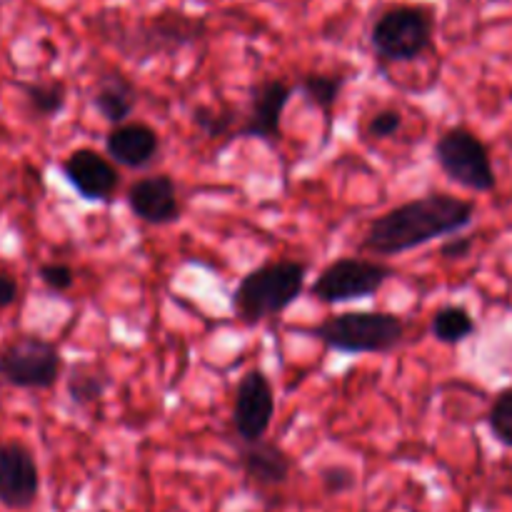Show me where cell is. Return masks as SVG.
Segmentation results:
<instances>
[{"mask_svg":"<svg viewBox=\"0 0 512 512\" xmlns=\"http://www.w3.org/2000/svg\"><path fill=\"white\" fill-rule=\"evenodd\" d=\"M293 85L280 78L260 80L250 90L248 113L243 115V123L235 128L233 138H255L278 143L283 135V113L293 98Z\"/></svg>","mask_w":512,"mask_h":512,"instance_id":"30bf717a","label":"cell"},{"mask_svg":"<svg viewBox=\"0 0 512 512\" xmlns=\"http://www.w3.org/2000/svg\"><path fill=\"white\" fill-rule=\"evenodd\" d=\"M275 415V395L268 375L253 368L235 385L233 428L240 443H258L270 430Z\"/></svg>","mask_w":512,"mask_h":512,"instance_id":"9c48e42d","label":"cell"},{"mask_svg":"<svg viewBox=\"0 0 512 512\" xmlns=\"http://www.w3.org/2000/svg\"><path fill=\"white\" fill-rule=\"evenodd\" d=\"M345 83H348L345 73H308L300 80L298 88L308 98V103H313L315 108L328 115L343 95Z\"/></svg>","mask_w":512,"mask_h":512,"instance_id":"d6986e66","label":"cell"},{"mask_svg":"<svg viewBox=\"0 0 512 512\" xmlns=\"http://www.w3.org/2000/svg\"><path fill=\"white\" fill-rule=\"evenodd\" d=\"M298 333L320 340L335 353L385 355L403 343L405 323L400 315L385 310H355L330 315L323 323L298 328Z\"/></svg>","mask_w":512,"mask_h":512,"instance_id":"3957f363","label":"cell"},{"mask_svg":"<svg viewBox=\"0 0 512 512\" xmlns=\"http://www.w3.org/2000/svg\"><path fill=\"white\" fill-rule=\"evenodd\" d=\"M435 160L440 170L460 188H468L473 193H493L498 185L488 145L463 125L448 128L440 135L435 143Z\"/></svg>","mask_w":512,"mask_h":512,"instance_id":"8992f818","label":"cell"},{"mask_svg":"<svg viewBox=\"0 0 512 512\" xmlns=\"http://www.w3.org/2000/svg\"><path fill=\"white\" fill-rule=\"evenodd\" d=\"M473 245L475 240L470 235H453V238H448L440 245V255L445 260H465L473 253Z\"/></svg>","mask_w":512,"mask_h":512,"instance_id":"484cf974","label":"cell"},{"mask_svg":"<svg viewBox=\"0 0 512 512\" xmlns=\"http://www.w3.org/2000/svg\"><path fill=\"white\" fill-rule=\"evenodd\" d=\"M390 278H395V270L383 260L338 258L320 270L308 290L320 303L340 305L350 300L373 298Z\"/></svg>","mask_w":512,"mask_h":512,"instance_id":"ba28073f","label":"cell"},{"mask_svg":"<svg viewBox=\"0 0 512 512\" xmlns=\"http://www.w3.org/2000/svg\"><path fill=\"white\" fill-rule=\"evenodd\" d=\"M400 128H403V113L398 108H380L368 120V135L375 140L393 138Z\"/></svg>","mask_w":512,"mask_h":512,"instance_id":"603a6c76","label":"cell"},{"mask_svg":"<svg viewBox=\"0 0 512 512\" xmlns=\"http://www.w3.org/2000/svg\"><path fill=\"white\" fill-rule=\"evenodd\" d=\"M320 483L328 495H345L355 488V473L348 465H328L320 470Z\"/></svg>","mask_w":512,"mask_h":512,"instance_id":"cb8c5ba5","label":"cell"},{"mask_svg":"<svg viewBox=\"0 0 512 512\" xmlns=\"http://www.w3.org/2000/svg\"><path fill=\"white\" fill-rule=\"evenodd\" d=\"M63 375L60 348L40 335H20L0 348V380L20 390H50Z\"/></svg>","mask_w":512,"mask_h":512,"instance_id":"52a82bcc","label":"cell"},{"mask_svg":"<svg viewBox=\"0 0 512 512\" xmlns=\"http://www.w3.org/2000/svg\"><path fill=\"white\" fill-rule=\"evenodd\" d=\"M308 265L298 260H273L245 273L233 293V313L240 323L260 325L285 313L303 295Z\"/></svg>","mask_w":512,"mask_h":512,"instance_id":"7a4b0ae2","label":"cell"},{"mask_svg":"<svg viewBox=\"0 0 512 512\" xmlns=\"http://www.w3.org/2000/svg\"><path fill=\"white\" fill-rule=\"evenodd\" d=\"M238 463L245 478L260 488H280L293 475V458L270 440L243 443V448L238 450Z\"/></svg>","mask_w":512,"mask_h":512,"instance_id":"9a60e30c","label":"cell"},{"mask_svg":"<svg viewBox=\"0 0 512 512\" xmlns=\"http://www.w3.org/2000/svg\"><path fill=\"white\" fill-rule=\"evenodd\" d=\"M128 208L145 225H173L180 220V205L175 180L165 173L145 175L128 188Z\"/></svg>","mask_w":512,"mask_h":512,"instance_id":"4fadbf2b","label":"cell"},{"mask_svg":"<svg viewBox=\"0 0 512 512\" xmlns=\"http://www.w3.org/2000/svg\"><path fill=\"white\" fill-rule=\"evenodd\" d=\"M40 280H43L45 288H50L53 293H68L75 285V273L70 265L65 263H45L38 270Z\"/></svg>","mask_w":512,"mask_h":512,"instance_id":"d4e9b609","label":"cell"},{"mask_svg":"<svg viewBox=\"0 0 512 512\" xmlns=\"http://www.w3.org/2000/svg\"><path fill=\"white\" fill-rule=\"evenodd\" d=\"M473 220V200L450 193H428L375 218L365 230L363 248L380 258H393L423 248L435 238H453L470 228Z\"/></svg>","mask_w":512,"mask_h":512,"instance_id":"6da1fadb","label":"cell"},{"mask_svg":"<svg viewBox=\"0 0 512 512\" xmlns=\"http://www.w3.org/2000/svg\"><path fill=\"white\" fill-rule=\"evenodd\" d=\"M65 388H68L70 400H73L78 408H88V405L98 403L105 395V390L110 388V378L95 365H75L68 373L65 380Z\"/></svg>","mask_w":512,"mask_h":512,"instance_id":"ac0fdd59","label":"cell"},{"mask_svg":"<svg viewBox=\"0 0 512 512\" xmlns=\"http://www.w3.org/2000/svg\"><path fill=\"white\" fill-rule=\"evenodd\" d=\"M60 173L88 203H110L120 188V173L115 163L93 148L73 150L60 163Z\"/></svg>","mask_w":512,"mask_h":512,"instance_id":"8fae6325","label":"cell"},{"mask_svg":"<svg viewBox=\"0 0 512 512\" xmlns=\"http://www.w3.org/2000/svg\"><path fill=\"white\" fill-rule=\"evenodd\" d=\"M478 325H475L473 313L465 305H445L430 320V333L438 343L460 345L473 338Z\"/></svg>","mask_w":512,"mask_h":512,"instance_id":"e0dca14e","label":"cell"},{"mask_svg":"<svg viewBox=\"0 0 512 512\" xmlns=\"http://www.w3.org/2000/svg\"><path fill=\"white\" fill-rule=\"evenodd\" d=\"M488 428L500 445L512 450V385L495 395L488 410Z\"/></svg>","mask_w":512,"mask_h":512,"instance_id":"44dd1931","label":"cell"},{"mask_svg":"<svg viewBox=\"0 0 512 512\" xmlns=\"http://www.w3.org/2000/svg\"><path fill=\"white\" fill-rule=\"evenodd\" d=\"M495 3H503V0H495Z\"/></svg>","mask_w":512,"mask_h":512,"instance_id":"83f0119b","label":"cell"},{"mask_svg":"<svg viewBox=\"0 0 512 512\" xmlns=\"http://www.w3.org/2000/svg\"><path fill=\"white\" fill-rule=\"evenodd\" d=\"M105 150L110 163L133 170L148 168L160 155V135L148 123L113 125L105 135Z\"/></svg>","mask_w":512,"mask_h":512,"instance_id":"5bb4252c","label":"cell"},{"mask_svg":"<svg viewBox=\"0 0 512 512\" xmlns=\"http://www.w3.org/2000/svg\"><path fill=\"white\" fill-rule=\"evenodd\" d=\"M25 103L35 118H55L63 113L68 103V88L63 80H45V83H28L23 85Z\"/></svg>","mask_w":512,"mask_h":512,"instance_id":"ffe728a7","label":"cell"},{"mask_svg":"<svg viewBox=\"0 0 512 512\" xmlns=\"http://www.w3.org/2000/svg\"><path fill=\"white\" fill-rule=\"evenodd\" d=\"M40 495V470L23 443L0 445V505L30 510Z\"/></svg>","mask_w":512,"mask_h":512,"instance_id":"7c38bea8","label":"cell"},{"mask_svg":"<svg viewBox=\"0 0 512 512\" xmlns=\"http://www.w3.org/2000/svg\"><path fill=\"white\" fill-rule=\"evenodd\" d=\"M235 120L238 113L230 108H195L193 123L208 138H223V135L235 133Z\"/></svg>","mask_w":512,"mask_h":512,"instance_id":"7402d4cb","label":"cell"},{"mask_svg":"<svg viewBox=\"0 0 512 512\" xmlns=\"http://www.w3.org/2000/svg\"><path fill=\"white\" fill-rule=\"evenodd\" d=\"M208 33V20L183 10H163L158 15L143 18L140 23L120 28L113 33V43L130 60H148L155 55H173L178 50L195 45Z\"/></svg>","mask_w":512,"mask_h":512,"instance_id":"277c9868","label":"cell"},{"mask_svg":"<svg viewBox=\"0 0 512 512\" xmlns=\"http://www.w3.org/2000/svg\"><path fill=\"white\" fill-rule=\"evenodd\" d=\"M138 103V88L130 78L118 70H108L98 78L93 90V108L108 120L110 125H123L133 115Z\"/></svg>","mask_w":512,"mask_h":512,"instance_id":"2e32d148","label":"cell"},{"mask_svg":"<svg viewBox=\"0 0 512 512\" xmlns=\"http://www.w3.org/2000/svg\"><path fill=\"white\" fill-rule=\"evenodd\" d=\"M15 300H18V283H15L13 275L0 270V313L8 310Z\"/></svg>","mask_w":512,"mask_h":512,"instance_id":"4316f807","label":"cell"},{"mask_svg":"<svg viewBox=\"0 0 512 512\" xmlns=\"http://www.w3.org/2000/svg\"><path fill=\"white\" fill-rule=\"evenodd\" d=\"M433 35V8L400 3L375 18L370 28V45L380 63H413L433 48Z\"/></svg>","mask_w":512,"mask_h":512,"instance_id":"5b68a950","label":"cell"}]
</instances>
